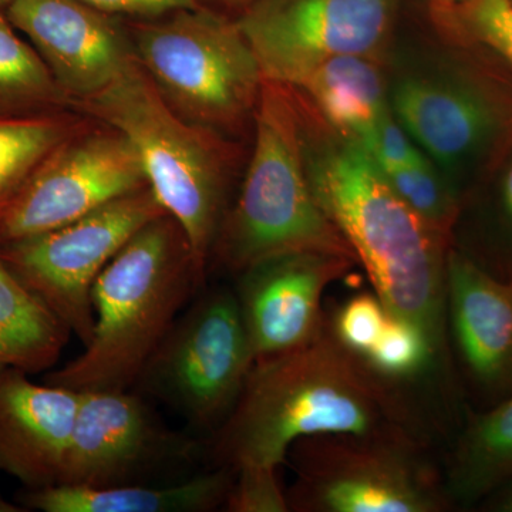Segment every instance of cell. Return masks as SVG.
Here are the masks:
<instances>
[{
  "mask_svg": "<svg viewBox=\"0 0 512 512\" xmlns=\"http://www.w3.org/2000/svg\"><path fill=\"white\" fill-rule=\"evenodd\" d=\"M293 92V90H292ZM313 195L392 315L419 326L447 362L451 241L390 187L365 148L340 136L293 92Z\"/></svg>",
  "mask_w": 512,
  "mask_h": 512,
  "instance_id": "cell-1",
  "label": "cell"
},
{
  "mask_svg": "<svg viewBox=\"0 0 512 512\" xmlns=\"http://www.w3.org/2000/svg\"><path fill=\"white\" fill-rule=\"evenodd\" d=\"M318 434L420 437L392 384L340 345L328 316L305 345L256 360L212 457L215 466L278 468L296 440Z\"/></svg>",
  "mask_w": 512,
  "mask_h": 512,
  "instance_id": "cell-2",
  "label": "cell"
},
{
  "mask_svg": "<svg viewBox=\"0 0 512 512\" xmlns=\"http://www.w3.org/2000/svg\"><path fill=\"white\" fill-rule=\"evenodd\" d=\"M205 274L173 217L164 214L148 222L93 286L92 339L43 382L79 393L136 386Z\"/></svg>",
  "mask_w": 512,
  "mask_h": 512,
  "instance_id": "cell-3",
  "label": "cell"
},
{
  "mask_svg": "<svg viewBox=\"0 0 512 512\" xmlns=\"http://www.w3.org/2000/svg\"><path fill=\"white\" fill-rule=\"evenodd\" d=\"M74 110L119 130L133 144L148 187L180 224L207 272L228 211L237 147L231 138L188 123L161 99L138 62Z\"/></svg>",
  "mask_w": 512,
  "mask_h": 512,
  "instance_id": "cell-4",
  "label": "cell"
},
{
  "mask_svg": "<svg viewBox=\"0 0 512 512\" xmlns=\"http://www.w3.org/2000/svg\"><path fill=\"white\" fill-rule=\"evenodd\" d=\"M252 130L254 146L241 190L222 220L211 259L235 275L286 252H323L356 262L313 195L291 87L265 80Z\"/></svg>",
  "mask_w": 512,
  "mask_h": 512,
  "instance_id": "cell-5",
  "label": "cell"
},
{
  "mask_svg": "<svg viewBox=\"0 0 512 512\" xmlns=\"http://www.w3.org/2000/svg\"><path fill=\"white\" fill-rule=\"evenodd\" d=\"M126 22L138 64L181 119L231 140L252 123L265 79L237 19L201 5Z\"/></svg>",
  "mask_w": 512,
  "mask_h": 512,
  "instance_id": "cell-6",
  "label": "cell"
},
{
  "mask_svg": "<svg viewBox=\"0 0 512 512\" xmlns=\"http://www.w3.org/2000/svg\"><path fill=\"white\" fill-rule=\"evenodd\" d=\"M387 53L393 116L463 198V181L512 128V104L456 46Z\"/></svg>",
  "mask_w": 512,
  "mask_h": 512,
  "instance_id": "cell-7",
  "label": "cell"
},
{
  "mask_svg": "<svg viewBox=\"0 0 512 512\" xmlns=\"http://www.w3.org/2000/svg\"><path fill=\"white\" fill-rule=\"evenodd\" d=\"M296 512H440L453 507L444 476L416 436L318 434L289 448ZM286 457V458H288Z\"/></svg>",
  "mask_w": 512,
  "mask_h": 512,
  "instance_id": "cell-8",
  "label": "cell"
},
{
  "mask_svg": "<svg viewBox=\"0 0 512 512\" xmlns=\"http://www.w3.org/2000/svg\"><path fill=\"white\" fill-rule=\"evenodd\" d=\"M255 362L234 289L212 288L175 319L137 383L212 429L234 409Z\"/></svg>",
  "mask_w": 512,
  "mask_h": 512,
  "instance_id": "cell-9",
  "label": "cell"
},
{
  "mask_svg": "<svg viewBox=\"0 0 512 512\" xmlns=\"http://www.w3.org/2000/svg\"><path fill=\"white\" fill-rule=\"evenodd\" d=\"M164 214L151 188H141L63 227L0 244V254L86 346L94 329L97 278L144 225Z\"/></svg>",
  "mask_w": 512,
  "mask_h": 512,
  "instance_id": "cell-10",
  "label": "cell"
},
{
  "mask_svg": "<svg viewBox=\"0 0 512 512\" xmlns=\"http://www.w3.org/2000/svg\"><path fill=\"white\" fill-rule=\"evenodd\" d=\"M400 0H254L237 22L264 79L293 87L339 56L386 57Z\"/></svg>",
  "mask_w": 512,
  "mask_h": 512,
  "instance_id": "cell-11",
  "label": "cell"
},
{
  "mask_svg": "<svg viewBox=\"0 0 512 512\" xmlns=\"http://www.w3.org/2000/svg\"><path fill=\"white\" fill-rule=\"evenodd\" d=\"M146 187L133 144L116 128L87 117L0 211V244L63 227Z\"/></svg>",
  "mask_w": 512,
  "mask_h": 512,
  "instance_id": "cell-12",
  "label": "cell"
},
{
  "mask_svg": "<svg viewBox=\"0 0 512 512\" xmlns=\"http://www.w3.org/2000/svg\"><path fill=\"white\" fill-rule=\"evenodd\" d=\"M195 453L194 441L168 430L130 389L83 392L60 484H147L190 463Z\"/></svg>",
  "mask_w": 512,
  "mask_h": 512,
  "instance_id": "cell-13",
  "label": "cell"
},
{
  "mask_svg": "<svg viewBox=\"0 0 512 512\" xmlns=\"http://www.w3.org/2000/svg\"><path fill=\"white\" fill-rule=\"evenodd\" d=\"M5 13L73 104L103 92L137 63L126 18L84 0H12Z\"/></svg>",
  "mask_w": 512,
  "mask_h": 512,
  "instance_id": "cell-14",
  "label": "cell"
},
{
  "mask_svg": "<svg viewBox=\"0 0 512 512\" xmlns=\"http://www.w3.org/2000/svg\"><path fill=\"white\" fill-rule=\"evenodd\" d=\"M356 265L346 256L286 252L237 274V296L256 360L288 352L315 338L326 315V288Z\"/></svg>",
  "mask_w": 512,
  "mask_h": 512,
  "instance_id": "cell-15",
  "label": "cell"
},
{
  "mask_svg": "<svg viewBox=\"0 0 512 512\" xmlns=\"http://www.w3.org/2000/svg\"><path fill=\"white\" fill-rule=\"evenodd\" d=\"M448 339L471 389L494 404L512 394V281L460 249L447 255Z\"/></svg>",
  "mask_w": 512,
  "mask_h": 512,
  "instance_id": "cell-16",
  "label": "cell"
},
{
  "mask_svg": "<svg viewBox=\"0 0 512 512\" xmlns=\"http://www.w3.org/2000/svg\"><path fill=\"white\" fill-rule=\"evenodd\" d=\"M79 406V392L30 382L28 373L6 367L0 376V471L29 490L59 485Z\"/></svg>",
  "mask_w": 512,
  "mask_h": 512,
  "instance_id": "cell-17",
  "label": "cell"
},
{
  "mask_svg": "<svg viewBox=\"0 0 512 512\" xmlns=\"http://www.w3.org/2000/svg\"><path fill=\"white\" fill-rule=\"evenodd\" d=\"M235 468L215 466L175 484L87 488L73 485L29 490L23 505L45 512H207L224 507Z\"/></svg>",
  "mask_w": 512,
  "mask_h": 512,
  "instance_id": "cell-18",
  "label": "cell"
},
{
  "mask_svg": "<svg viewBox=\"0 0 512 512\" xmlns=\"http://www.w3.org/2000/svg\"><path fill=\"white\" fill-rule=\"evenodd\" d=\"M386 57H335L291 89L326 126L363 144L390 110Z\"/></svg>",
  "mask_w": 512,
  "mask_h": 512,
  "instance_id": "cell-19",
  "label": "cell"
},
{
  "mask_svg": "<svg viewBox=\"0 0 512 512\" xmlns=\"http://www.w3.org/2000/svg\"><path fill=\"white\" fill-rule=\"evenodd\" d=\"M512 481V394L468 420L444 474L451 505L470 507Z\"/></svg>",
  "mask_w": 512,
  "mask_h": 512,
  "instance_id": "cell-20",
  "label": "cell"
},
{
  "mask_svg": "<svg viewBox=\"0 0 512 512\" xmlns=\"http://www.w3.org/2000/svg\"><path fill=\"white\" fill-rule=\"evenodd\" d=\"M70 335L0 254V360L28 375L49 370Z\"/></svg>",
  "mask_w": 512,
  "mask_h": 512,
  "instance_id": "cell-21",
  "label": "cell"
},
{
  "mask_svg": "<svg viewBox=\"0 0 512 512\" xmlns=\"http://www.w3.org/2000/svg\"><path fill=\"white\" fill-rule=\"evenodd\" d=\"M33 46L0 9V119H30L73 111Z\"/></svg>",
  "mask_w": 512,
  "mask_h": 512,
  "instance_id": "cell-22",
  "label": "cell"
},
{
  "mask_svg": "<svg viewBox=\"0 0 512 512\" xmlns=\"http://www.w3.org/2000/svg\"><path fill=\"white\" fill-rule=\"evenodd\" d=\"M86 120L87 116L76 110L30 119H0V211L40 161Z\"/></svg>",
  "mask_w": 512,
  "mask_h": 512,
  "instance_id": "cell-23",
  "label": "cell"
},
{
  "mask_svg": "<svg viewBox=\"0 0 512 512\" xmlns=\"http://www.w3.org/2000/svg\"><path fill=\"white\" fill-rule=\"evenodd\" d=\"M431 10L441 33L484 47L512 72V0H461Z\"/></svg>",
  "mask_w": 512,
  "mask_h": 512,
  "instance_id": "cell-24",
  "label": "cell"
},
{
  "mask_svg": "<svg viewBox=\"0 0 512 512\" xmlns=\"http://www.w3.org/2000/svg\"><path fill=\"white\" fill-rule=\"evenodd\" d=\"M383 174L390 187L419 217L451 241L463 198L429 158L424 156Z\"/></svg>",
  "mask_w": 512,
  "mask_h": 512,
  "instance_id": "cell-25",
  "label": "cell"
},
{
  "mask_svg": "<svg viewBox=\"0 0 512 512\" xmlns=\"http://www.w3.org/2000/svg\"><path fill=\"white\" fill-rule=\"evenodd\" d=\"M365 363L377 377L393 384L412 382L426 375L434 363L443 365L426 333L390 313L382 335L365 357Z\"/></svg>",
  "mask_w": 512,
  "mask_h": 512,
  "instance_id": "cell-26",
  "label": "cell"
},
{
  "mask_svg": "<svg viewBox=\"0 0 512 512\" xmlns=\"http://www.w3.org/2000/svg\"><path fill=\"white\" fill-rule=\"evenodd\" d=\"M389 316L376 293H359L328 316V323L340 345L362 360L376 345Z\"/></svg>",
  "mask_w": 512,
  "mask_h": 512,
  "instance_id": "cell-27",
  "label": "cell"
},
{
  "mask_svg": "<svg viewBox=\"0 0 512 512\" xmlns=\"http://www.w3.org/2000/svg\"><path fill=\"white\" fill-rule=\"evenodd\" d=\"M228 512H286L288 500L276 477V468L261 464H242L224 503Z\"/></svg>",
  "mask_w": 512,
  "mask_h": 512,
  "instance_id": "cell-28",
  "label": "cell"
},
{
  "mask_svg": "<svg viewBox=\"0 0 512 512\" xmlns=\"http://www.w3.org/2000/svg\"><path fill=\"white\" fill-rule=\"evenodd\" d=\"M360 146L365 148L383 173L397 170L424 157L406 128L393 116L392 110L384 114Z\"/></svg>",
  "mask_w": 512,
  "mask_h": 512,
  "instance_id": "cell-29",
  "label": "cell"
},
{
  "mask_svg": "<svg viewBox=\"0 0 512 512\" xmlns=\"http://www.w3.org/2000/svg\"><path fill=\"white\" fill-rule=\"evenodd\" d=\"M111 15L126 19H148L178 9L198 8V0H84Z\"/></svg>",
  "mask_w": 512,
  "mask_h": 512,
  "instance_id": "cell-30",
  "label": "cell"
},
{
  "mask_svg": "<svg viewBox=\"0 0 512 512\" xmlns=\"http://www.w3.org/2000/svg\"><path fill=\"white\" fill-rule=\"evenodd\" d=\"M488 510L498 512H512V481L505 484L500 490L495 491L493 495L485 500Z\"/></svg>",
  "mask_w": 512,
  "mask_h": 512,
  "instance_id": "cell-31",
  "label": "cell"
},
{
  "mask_svg": "<svg viewBox=\"0 0 512 512\" xmlns=\"http://www.w3.org/2000/svg\"><path fill=\"white\" fill-rule=\"evenodd\" d=\"M198 2H201L202 5L212 3V5L224 6V8L239 9L242 12V10L248 8L254 0H198Z\"/></svg>",
  "mask_w": 512,
  "mask_h": 512,
  "instance_id": "cell-32",
  "label": "cell"
},
{
  "mask_svg": "<svg viewBox=\"0 0 512 512\" xmlns=\"http://www.w3.org/2000/svg\"><path fill=\"white\" fill-rule=\"evenodd\" d=\"M25 511V508L22 507V505H16L9 503L8 500H5V498L0 495V512H23Z\"/></svg>",
  "mask_w": 512,
  "mask_h": 512,
  "instance_id": "cell-33",
  "label": "cell"
},
{
  "mask_svg": "<svg viewBox=\"0 0 512 512\" xmlns=\"http://www.w3.org/2000/svg\"><path fill=\"white\" fill-rule=\"evenodd\" d=\"M458 2H461V0H430L431 5H454Z\"/></svg>",
  "mask_w": 512,
  "mask_h": 512,
  "instance_id": "cell-34",
  "label": "cell"
},
{
  "mask_svg": "<svg viewBox=\"0 0 512 512\" xmlns=\"http://www.w3.org/2000/svg\"><path fill=\"white\" fill-rule=\"evenodd\" d=\"M12 0H0V9H5Z\"/></svg>",
  "mask_w": 512,
  "mask_h": 512,
  "instance_id": "cell-35",
  "label": "cell"
},
{
  "mask_svg": "<svg viewBox=\"0 0 512 512\" xmlns=\"http://www.w3.org/2000/svg\"><path fill=\"white\" fill-rule=\"evenodd\" d=\"M6 367H8V365H6L5 362H2V360H0V376L3 375V372H5Z\"/></svg>",
  "mask_w": 512,
  "mask_h": 512,
  "instance_id": "cell-36",
  "label": "cell"
}]
</instances>
